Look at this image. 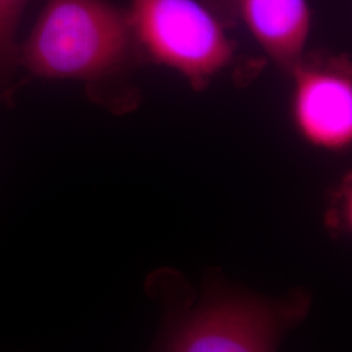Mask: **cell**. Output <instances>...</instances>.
<instances>
[{"label":"cell","instance_id":"cell-1","mask_svg":"<svg viewBox=\"0 0 352 352\" xmlns=\"http://www.w3.org/2000/svg\"><path fill=\"white\" fill-rule=\"evenodd\" d=\"M144 63L126 8L109 0H49L19 49V68L50 80H75L103 106L124 110L123 82Z\"/></svg>","mask_w":352,"mask_h":352},{"label":"cell","instance_id":"cell-2","mask_svg":"<svg viewBox=\"0 0 352 352\" xmlns=\"http://www.w3.org/2000/svg\"><path fill=\"white\" fill-rule=\"evenodd\" d=\"M126 11L142 60L174 69L196 90L234 62V41L202 1L129 0Z\"/></svg>","mask_w":352,"mask_h":352},{"label":"cell","instance_id":"cell-3","mask_svg":"<svg viewBox=\"0 0 352 352\" xmlns=\"http://www.w3.org/2000/svg\"><path fill=\"white\" fill-rule=\"evenodd\" d=\"M308 308L299 291L278 302L217 292L176 316L161 352H274Z\"/></svg>","mask_w":352,"mask_h":352},{"label":"cell","instance_id":"cell-4","mask_svg":"<svg viewBox=\"0 0 352 352\" xmlns=\"http://www.w3.org/2000/svg\"><path fill=\"white\" fill-rule=\"evenodd\" d=\"M291 115L302 139L316 148L346 151L352 142V69L344 55L304 54L289 72Z\"/></svg>","mask_w":352,"mask_h":352},{"label":"cell","instance_id":"cell-5","mask_svg":"<svg viewBox=\"0 0 352 352\" xmlns=\"http://www.w3.org/2000/svg\"><path fill=\"white\" fill-rule=\"evenodd\" d=\"M228 28L244 26L286 72L300 62L311 32L308 0H201Z\"/></svg>","mask_w":352,"mask_h":352},{"label":"cell","instance_id":"cell-6","mask_svg":"<svg viewBox=\"0 0 352 352\" xmlns=\"http://www.w3.org/2000/svg\"><path fill=\"white\" fill-rule=\"evenodd\" d=\"M28 0H0V85H6L19 68L16 30Z\"/></svg>","mask_w":352,"mask_h":352}]
</instances>
